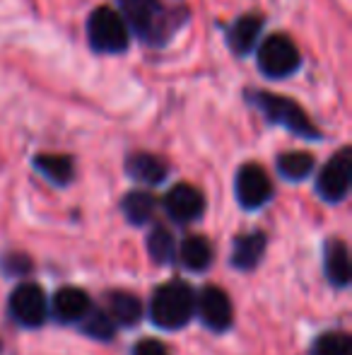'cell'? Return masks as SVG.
<instances>
[{"label": "cell", "mask_w": 352, "mask_h": 355, "mask_svg": "<svg viewBox=\"0 0 352 355\" xmlns=\"http://www.w3.org/2000/svg\"><path fill=\"white\" fill-rule=\"evenodd\" d=\"M193 314H196V290L181 278L162 283L152 293L150 319L155 327L165 331H178L191 324Z\"/></svg>", "instance_id": "1"}, {"label": "cell", "mask_w": 352, "mask_h": 355, "mask_svg": "<svg viewBox=\"0 0 352 355\" xmlns=\"http://www.w3.org/2000/svg\"><path fill=\"white\" fill-rule=\"evenodd\" d=\"M246 99L254 109H259L268 123L282 126L285 131L304 138V141H324V133L311 123V119L304 114V109L297 102L280 94L266 92V89H246Z\"/></svg>", "instance_id": "2"}, {"label": "cell", "mask_w": 352, "mask_h": 355, "mask_svg": "<svg viewBox=\"0 0 352 355\" xmlns=\"http://www.w3.org/2000/svg\"><path fill=\"white\" fill-rule=\"evenodd\" d=\"M87 39L99 53H123L128 49V24L118 10L102 5L89 15Z\"/></svg>", "instance_id": "3"}, {"label": "cell", "mask_w": 352, "mask_h": 355, "mask_svg": "<svg viewBox=\"0 0 352 355\" xmlns=\"http://www.w3.org/2000/svg\"><path fill=\"white\" fill-rule=\"evenodd\" d=\"M256 61H259V71L270 80L290 78V75H295L302 66L299 49H297L295 42H292L290 37H285V34H272V37H268L259 46Z\"/></svg>", "instance_id": "4"}, {"label": "cell", "mask_w": 352, "mask_h": 355, "mask_svg": "<svg viewBox=\"0 0 352 355\" xmlns=\"http://www.w3.org/2000/svg\"><path fill=\"white\" fill-rule=\"evenodd\" d=\"M352 187V150L340 148L316 177V193L326 203H343Z\"/></svg>", "instance_id": "5"}, {"label": "cell", "mask_w": 352, "mask_h": 355, "mask_svg": "<svg viewBox=\"0 0 352 355\" xmlns=\"http://www.w3.org/2000/svg\"><path fill=\"white\" fill-rule=\"evenodd\" d=\"M8 312L24 329L44 327V322L48 317V300L41 285L19 283L8 297Z\"/></svg>", "instance_id": "6"}, {"label": "cell", "mask_w": 352, "mask_h": 355, "mask_svg": "<svg viewBox=\"0 0 352 355\" xmlns=\"http://www.w3.org/2000/svg\"><path fill=\"white\" fill-rule=\"evenodd\" d=\"M234 196L244 211H259L272 198V182L261 164L246 162L237 169Z\"/></svg>", "instance_id": "7"}, {"label": "cell", "mask_w": 352, "mask_h": 355, "mask_svg": "<svg viewBox=\"0 0 352 355\" xmlns=\"http://www.w3.org/2000/svg\"><path fill=\"white\" fill-rule=\"evenodd\" d=\"M196 312L201 324L215 334H225L234 324V307H232L230 295L217 285H205L196 295Z\"/></svg>", "instance_id": "8"}, {"label": "cell", "mask_w": 352, "mask_h": 355, "mask_svg": "<svg viewBox=\"0 0 352 355\" xmlns=\"http://www.w3.org/2000/svg\"><path fill=\"white\" fill-rule=\"evenodd\" d=\"M118 5H121V17L138 37L150 39V42L160 39L162 27H165L162 22L165 12L157 0H118Z\"/></svg>", "instance_id": "9"}, {"label": "cell", "mask_w": 352, "mask_h": 355, "mask_svg": "<svg viewBox=\"0 0 352 355\" xmlns=\"http://www.w3.org/2000/svg\"><path fill=\"white\" fill-rule=\"evenodd\" d=\"M165 211L178 225L196 223L205 213V196L193 184H176L167 191Z\"/></svg>", "instance_id": "10"}, {"label": "cell", "mask_w": 352, "mask_h": 355, "mask_svg": "<svg viewBox=\"0 0 352 355\" xmlns=\"http://www.w3.org/2000/svg\"><path fill=\"white\" fill-rule=\"evenodd\" d=\"M89 307H92L89 295L82 288H75V285H66V288L56 290L51 300V314L61 324H77L87 314Z\"/></svg>", "instance_id": "11"}, {"label": "cell", "mask_w": 352, "mask_h": 355, "mask_svg": "<svg viewBox=\"0 0 352 355\" xmlns=\"http://www.w3.org/2000/svg\"><path fill=\"white\" fill-rule=\"evenodd\" d=\"M268 247V237L266 232L256 230V232H246L232 242V254H230V263L237 271H254L261 263Z\"/></svg>", "instance_id": "12"}, {"label": "cell", "mask_w": 352, "mask_h": 355, "mask_svg": "<svg viewBox=\"0 0 352 355\" xmlns=\"http://www.w3.org/2000/svg\"><path fill=\"white\" fill-rule=\"evenodd\" d=\"M324 273H326V281L333 285V288L345 290L350 285V278H352L350 254H348V244H345L343 239H326Z\"/></svg>", "instance_id": "13"}, {"label": "cell", "mask_w": 352, "mask_h": 355, "mask_svg": "<svg viewBox=\"0 0 352 355\" xmlns=\"http://www.w3.org/2000/svg\"><path fill=\"white\" fill-rule=\"evenodd\" d=\"M126 174L136 179L138 184H147V187H157L167 179L169 174V164L162 157L150 153H133L126 159Z\"/></svg>", "instance_id": "14"}, {"label": "cell", "mask_w": 352, "mask_h": 355, "mask_svg": "<svg viewBox=\"0 0 352 355\" xmlns=\"http://www.w3.org/2000/svg\"><path fill=\"white\" fill-rule=\"evenodd\" d=\"M261 29H263V17L261 15H244V17H239L227 27V44H230V49L234 53L246 56V53H251L256 49Z\"/></svg>", "instance_id": "15"}, {"label": "cell", "mask_w": 352, "mask_h": 355, "mask_svg": "<svg viewBox=\"0 0 352 355\" xmlns=\"http://www.w3.org/2000/svg\"><path fill=\"white\" fill-rule=\"evenodd\" d=\"M176 259L188 271H193V273L205 271L212 263L210 239L203 237V234H188V237L181 239V244H176Z\"/></svg>", "instance_id": "16"}, {"label": "cell", "mask_w": 352, "mask_h": 355, "mask_svg": "<svg viewBox=\"0 0 352 355\" xmlns=\"http://www.w3.org/2000/svg\"><path fill=\"white\" fill-rule=\"evenodd\" d=\"M106 312L116 327L131 329L142 319V302L128 290H111L106 295Z\"/></svg>", "instance_id": "17"}, {"label": "cell", "mask_w": 352, "mask_h": 355, "mask_svg": "<svg viewBox=\"0 0 352 355\" xmlns=\"http://www.w3.org/2000/svg\"><path fill=\"white\" fill-rule=\"evenodd\" d=\"M34 169L56 187H68L75 179V162L68 155L39 153L34 157Z\"/></svg>", "instance_id": "18"}, {"label": "cell", "mask_w": 352, "mask_h": 355, "mask_svg": "<svg viewBox=\"0 0 352 355\" xmlns=\"http://www.w3.org/2000/svg\"><path fill=\"white\" fill-rule=\"evenodd\" d=\"M121 211L133 227H142V225H147L155 218L157 198L152 196L150 191L136 189V191H128L126 196L121 198Z\"/></svg>", "instance_id": "19"}, {"label": "cell", "mask_w": 352, "mask_h": 355, "mask_svg": "<svg viewBox=\"0 0 352 355\" xmlns=\"http://www.w3.org/2000/svg\"><path fill=\"white\" fill-rule=\"evenodd\" d=\"M147 254L157 266H172L176 261V239L165 225H155L147 234Z\"/></svg>", "instance_id": "20"}, {"label": "cell", "mask_w": 352, "mask_h": 355, "mask_svg": "<svg viewBox=\"0 0 352 355\" xmlns=\"http://www.w3.org/2000/svg\"><path fill=\"white\" fill-rule=\"evenodd\" d=\"M316 167L314 155L302 153V150H295V153H282L277 157V174L287 182H304Z\"/></svg>", "instance_id": "21"}, {"label": "cell", "mask_w": 352, "mask_h": 355, "mask_svg": "<svg viewBox=\"0 0 352 355\" xmlns=\"http://www.w3.org/2000/svg\"><path fill=\"white\" fill-rule=\"evenodd\" d=\"M80 329L82 334H87L89 338L94 341H111L113 334H116V324L113 319L109 317L106 309H99V307H89L87 314L80 319Z\"/></svg>", "instance_id": "22"}, {"label": "cell", "mask_w": 352, "mask_h": 355, "mask_svg": "<svg viewBox=\"0 0 352 355\" xmlns=\"http://www.w3.org/2000/svg\"><path fill=\"white\" fill-rule=\"evenodd\" d=\"M311 355H352L350 336L345 331H326L314 338Z\"/></svg>", "instance_id": "23"}, {"label": "cell", "mask_w": 352, "mask_h": 355, "mask_svg": "<svg viewBox=\"0 0 352 355\" xmlns=\"http://www.w3.org/2000/svg\"><path fill=\"white\" fill-rule=\"evenodd\" d=\"M0 271H3L5 276H10V278H22L24 273L32 271V261H29L27 254L10 252V254H5V257L0 259Z\"/></svg>", "instance_id": "24"}, {"label": "cell", "mask_w": 352, "mask_h": 355, "mask_svg": "<svg viewBox=\"0 0 352 355\" xmlns=\"http://www.w3.org/2000/svg\"><path fill=\"white\" fill-rule=\"evenodd\" d=\"M131 355H169L167 346L160 338H140V341L133 346Z\"/></svg>", "instance_id": "25"}]
</instances>
